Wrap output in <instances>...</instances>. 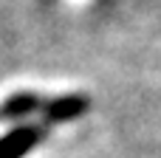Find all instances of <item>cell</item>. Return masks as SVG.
I'll list each match as a JSON object with an SVG mask.
<instances>
[{"label": "cell", "instance_id": "cell-3", "mask_svg": "<svg viewBox=\"0 0 161 158\" xmlns=\"http://www.w3.org/2000/svg\"><path fill=\"white\" fill-rule=\"evenodd\" d=\"M40 107V99L37 96H31V93H17V96H11L3 107H0V119H20V116H25V113H31V110H37Z\"/></svg>", "mask_w": 161, "mask_h": 158}, {"label": "cell", "instance_id": "cell-1", "mask_svg": "<svg viewBox=\"0 0 161 158\" xmlns=\"http://www.w3.org/2000/svg\"><path fill=\"white\" fill-rule=\"evenodd\" d=\"M40 139H42V127L23 124V127H17L0 139V158H23L31 147H37Z\"/></svg>", "mask_w": 161, "mask_h": 158}, {"label": "cell", "instance_id": "cell-2", "mask_svg": "<svg viewBox=\"0 0 161 158\" xmlns=\"http://www.w3.org/2000/svg\"><path fill=\"white\" fill-rule=\"evenodd\" d=\"M88 107V99L85 96H59L48 105H42V113L48 122H68V119H76L82 116Z\"/></svg>", "mask_w": 161, "mask_h": 158}]
</instances>
